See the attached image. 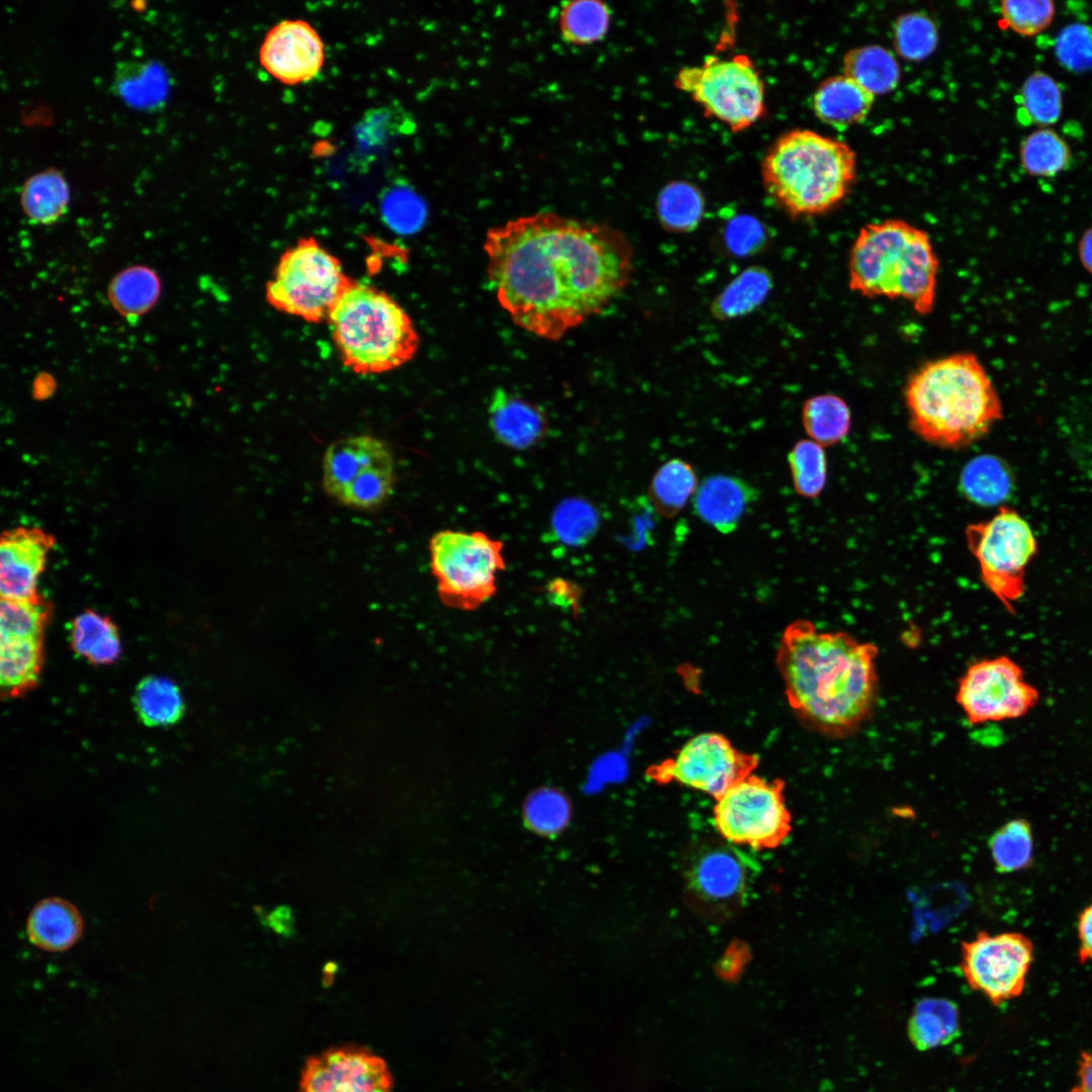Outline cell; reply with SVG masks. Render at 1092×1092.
Returning a JSON list of instances; mask_svg holds the SVG:
<instances>
[{"instance_id":"7402d4cb","label":"cell","mask_w":1092,"mask_h":1092,"mask_svg":"<svg viewBox=\"0 0 1092 1092\" xmlns=\"http://www.w3.org/2000/svg\"><path fill=\"white\" fill-rule=\"evenodd\" d=\"M170 78L156 60H124L116 64L111 89L128 106L155 111L166 102Z\"/></svg>"},{"instance_id":"7bdbcfd3","label":"cell","mask_w":1092,"mask_h":1092,"mask_svg":"<svg viewBox=\"0 0 1092 1092\" xmlns=\"http://www.w3.org/2000/svg\"><path fill=\"white\" fill-rule=\"evenodd\" d=\"M49 607L39 598L31 601L1 599V640L40 639Z\"/></svg>"},{"instance_id":"4dcf8cb0","label":"cell","mask_w":1092,"mask_h":1092,"mask_svg":"<svg viewBox=\"0 0 1092 1092\" xmlns=\"http://www.w3.org/2000/svg\"><path fill=\"white\" fill-rule=\"evenodd\" d=\"M68 199L67 183L55 169L29 177L20 193L23 212L31 222L39 224L56 222L65 213Z\"/></svg>"},{"instance_id":"6da1fadb","label":"cell","mask_w":1092,"mask_h":1092,"mask_svg":"<svg viewBox=\"0 0 1092 1092\" xmlns=\"http://www.w3.org/2000/svg\"><path fill=\"white\" fill-rule=\"evenodd\" d=\"M487 280L521 329L548 341L601 313L630 283L634 250L620 230L552 211L485 235Z\"/></svg>"},{"instance_id":"5bb4252c","label":"cell","mask_w":1092,"mask_h":1092,"mask_svg":"<svg viewBox=\"0 0 1092 1092\" xmlns=\"http://www.w3.org/2000/svg\"><path fill=\"white\" fill-rule=\"evenodd\" d=\"M1039 693L1022 667L1007 656L970 665L959 681L956 701L970 724L1017 719L1037 704Z\"/></svg>"},{"instance_id":"83f0119b","label":"cell","mask_w":1092,"mask_h":1092,"mask_svg":"<svg viewBox=\"0 0 1092 1092\" xmlns=\"http://www.w3.org/2000/svg\"><path fill=\"white\" fill-rule=\"evenodd\" d=\"M843 72L874 96L895 89L901 76L895 56L880 46H866L848 51L843 58Z\"/></svg>"},{"instance_id":"ab89813d","label":"cell","mask_w":1092,"mask_h":1092,"mask_svg":"<svg viewBox=\"0 0 1092 1092\" xmlns=\"http://www.w3.org/2000/svg\"><path fill=\"white\" fill-rule=\"evenodd\" d=\"M40 662V639L1 640L2 688L10 693L29 688L37 678Z\"/></svg>"},{"instance_id":"7c38bea8","label":"cell","mask_w":1092,"mask_h":1092,"mask_svg":"<svg viewBox=\"0 0 1092 1092\" xmlns=\"http://www.w3.org/2000/svg\"><path fill=\"white\" fill-rule=\"evenodd\" d=\"M785 783L753 774L738 781L716 799L714 821L719 833L733 844L774 847L791 830V815L784 797Z\"/></svg>"},{"instance_id":"277c9868","label":"cell","mask_w":1092,"mask_h":1092,"mask_svg":"<svg viewBox=\"0 0 1092 1092\" xmlns=\"http://www.w3.org/2000/svg\"><path fill=\"white\" fill-rule=\"evenodd\" d=\"M848 287L868 298L907 301L920 315L936 298L939 262L929 235L898 218L863 225L848 255Z\"/></svg>"},{"instance_id":"ee69618b","label":"cell","mask_w":1092,"mask_h":1092,"mask_svg":"<svg viewBox=\"0 0 1092 1092\" xmlns=\"http://www.w3.org/2000/svg\"><path fill=\"white\" fill-rule=\"evenodd\" d=\"M599 522L597 509L580 498L561 503L552 516V528L556 537L568 546L586 543L596 534Z\"/></svg>"},{"instance_id":"f1b7e54d","label":"cell","mask_w":1092,"mask_h":1092,"mask_svg":"<svg viewBox=\"0 0 1092 1092\" xmlns=\"http://www.w3.org/2000/svg\"><path fill=\"white\" fill-rule=\"evenodd\" d=\"M1017 115L1021 123L1050 127L1063 112V92L1057 80L1044 71L1036 70L1021 84L1016 96Z\"/></svg>"},{"instance_id":"7a4b0ae2","label":"cell","mask_w":1092,"mask_h":1092,"mask_svg":"<svg viewBox=\"0 0 1092 1092\" xmlns=\"http://www.w3.org/2000/svg\"><path fill=\"white\" fill-rule=\"evenodd\" d=\"M878 647L805 619L784 630L776 664L788 704L808 729L832 738L855 733L878 699Z\"/></svg>"},{"instance_id":"681fc988","label":"cell","mask_w":1092,"mask_h":1092,"mask_svg":"<svg viewBox=\"0 0 1092 1092\" xmlns=\"http://www.w3.org/2000/svg\"><path fill=\"white\" fill-rule=\"evenodd\" d=\"M422 213L420 202L404 193H391L383 204V214L387 221L401 233L414 232L422 222Z\"/></svg>"},{"instance_id":"f5cc1de1","label":"cell","mask_w":1092,"mask_h":1092,"mask_svg":"<svg viewBox=\"0 0 1092 1092\" xmlns=\"http://www.w3.org/2000/svg\"><path fill=\"white\" fill-rule=\"evenodd\" d=\"M266 919L267 926L280 935L290 936L294 931V918L288 906H278Z\"/></svg>"},{"instance_id":"74e56055","label":"cell","mask_w":1092,"mask_h":1092,"mask_svg":"<svg viewBox=\"0 0 1092 1092\" xmlns=\"http://www.w3.org/2000/svg\"><path fill=\"white\" fill-rule=\"evenodd\" d=\"M134 706L140 719L148 726H167L177 722L184 713L179 688L162 676L143 679L134 694Z\"/></svg>"},{"instance_id":"ffe728a7","label":"cell","mask_w":1092,"mask_h":1092,"mask_svg":"<svg viewBox=\"0 0 1092 1092\" xmlns=\"http://www.w3.org/2000/svg\"><path fill=\"white\" fill-rule=\"evenodd\" d=\"M487 412L488 425L494 439L512 450L530 449L547 435L549 426L544 411L504 388L493 391Z\"/></svg>"},{"instance_id":"9a60e30c","label":"cell","mask_w":1092,"mask_h":1092,"mask_svg":"<svg viewBox=\"0 0 1092 1092\" xmlns=\"http://www.w3.org/2000/svg\"><path fill=\"white\" fill-rule=\"evenodd\" d=\"M1033 961V944L1020 932L986 931L964 941L961 972L969 986L994 1004L1019 996Z\"/></svg>"},{"instance_id":"cb8c5ba5","label":"cell","mask_w":1092,"mask_h":1092,"mask_svg":"<svg viewBox=\"0 0 1092 1092\" xmlns=\"http://www.w3.org/2000/svg\"><path fill=\"white\" fill-rule=\"evenodd\" d=\"M30 941L49 951L71 947L82 932V919L77 908L61 898H49L37 903L26 924Z\"/></svg>"},{"instance_id":"5b68a950","label":"cell","mask_w":1092,"mask_h":1092,"mask_svg":"<svg viewBox=\"0 0 1092 1092\" xmlns=\"http://www.w3.org/2000/svg\"><path fill=\"white\" fill-rule=\"evenodd\" d=\"M760 172L767 194L791 217L820 215L847 195L856 156L842 141L792 129L768 148Z\"/></svg>"},{"instance_id":"e575fe53","label":"cell","mask_w":1092,"mask_h":1092,"mask_svg":"<svg viewBox=\"0 0 1092 1092\" xmlns=\"http://www.w3.org/2000/svg\"><path fill=\"white\" fill-rule=\"evenodd\" d=\"M959 1029V1013L951 1001L925 998L914 1007L909 1021L912 1041L920 1049H932L951 1040Z\"/></svg>"},{"instance_id":"f6af8a7d","label":"cell","mask_w":1092,"mask_h":1092,"mask_svg":"<svg viewBox=\"0 0 1092 1092\" xmlns=\"http://www.w3.org/2000/svg\"><path fill=\"white\" fill-rule=\"evenodd\" d=\"M938 33L935 23L919 12L900 16L894 26V46L898 55L910 61H921L936 49Z\"/></svg>"},{"instance_id":"b9f144b4","label":"cell","mask_w":1092,"mask_h":1092,"mask_svg":"<svg viewBox=\"0 0 1092 1092\" xmlns=\"http://www.w3.org/2000/svg\"><path fill=\"white\" fill-rule=\"evenodd\" d=\"M796 491L805 497H816L824 488L827 461L824 448L808 439L798 441L788 456Z\"/></svg>"},{"instance_id":"484cf974","label":"cell","mask_w":1092,"mask_h":1092,"mask_svg":"<svg viewBox=\"0 0 1092 1092\" xmlns=\"http://www.w3.org/2000/svg\"><path fill=\"white\" fill-rule=\"evenodd\" d=\"M161 292L158 274L151 267L138 265L117 273L108 286V298L118 313L136 321L157 302Z\"/></svg>"},{"instance_id":"44dd1931","label":"cell","mask_w":1092,"mask_h":1092,"mask_svg":"<svg viewBox=\"0 0 1092 1092\" xmlns=\"http://www.w3.org/2000/svg\"><path fill=\"white\" fill-rule=\"evenodd\" d=\"M759 494L755 486L737 476L715 474L699 484L693 507L706 524L722 534H730Z\"/></svg>"},{"instance_id":"ac0fdd59","label":"cell","mask_w":1092,"mask_h":1092,"mask_svg":"<svg viewBox=\"0 0 1092 1092\" xmlns=\"http://www.w3.org/2000/svg\"><path fill=\"white\" fill-rule=\"evenodd\" d=\"M755 867L750 856L734 845L709 844L690 862L688 888L706 905H735L744 898Z\"/></svg>"},{"instance_id":"d590c367","label":"cell","mask_w":1092,"mask_h":1092,"mask_svg":"<svg viewBox=\"0 0 1092 1092\" xmlns=\"http://www.w3.org/2000/svg\"><path fill=\"white\" fill-rule=\"evenodd\" d=\"M1071 158L1068 143L1051 127L1032 130L1019 146L1020 166L1032 177H1054L1069 167Z\"/></svg>"},{"instance_id":"3957f363","label":"cell","mask_w":1092,"mask_h":1092,"mask_svg":"<svg viewBox=\"0 0 1092 1092\" xmlns=\"http://www.w3.org/2000/svg\"><path fill=\"white\" fill-rule=\"evenodd\" d=\"M913 432L927 443L964 448L984 437L1002 418L995 385L980 359L953 353L920 365L904 388Z\"/></svg>"},{"instance_id":"9c48e42d","label":"cell","mask_w":1092,"mask_h":1092,"mask_svg":"<svg viewBox=\"0 0 1092 1092\" xmlns=\"http://www.w3.org/2000/svg\"><path fill=\"white\" fill-rule=\"evenodd\" d=\"M674 86L689 94L706 116L722 121L733 132L750 127L765 113L764 83L744 54L709 56L698 66L684 67Z\"/></svg>"},{"instance_id":"52a82bcc","label":"cell","mask_w":1092,"mask_h":1092,"mask_svg":"<svg viewBox=\"0 0 1092 1092\" xmlns=\"http://www.w3.org/2000/svg\"><path fill=\"white\" fill-rule=\"evenodd\" d=\"M354 282L336 256L304 237L281 255L266 283V300L280 312L320 324Z\"/></svg>"},{"instance_id":"9f6ffc18","label":"cell","mask_w":1092,"mask_h":1092,"mask_svg":"<svg viewBox=\"0 0 1092 1092\" xmlns=\"http://www.w3.org/2000/svg\"><path fill=\"white\" fill-rule=\"evenodd\" d=\"M56 387L54 378L48 373H39L33 381V395L40 399L51 395Z\"/></svg>"},{"instance_id":"11a10c76","label":"cell","mask_w":1092,"mask_h":1092,"mask_svg":"<svg viewBox=\"0 0 1092 1092\" xmlns=\"http://www.w3.org/2000/svg\"><path fill=\"white\" fill-rule=\"evenodd\" d=\"M1078 251L1083 267L1092 274V226L1082 235Z\"/></svg>"},{"instance_id":"8fae6325","label":"cell","mask_w":1092,"mask_h":1092,"mask_svg":"<svg viewBox=\"0 0 1092 1092\" xmlns=\"http://www.w3.org/2000/svg\"><path fill=\"white\" fill-rule=\"evenodd\" d=\"M965 536L982 581L1013 612V603L1025 592L1026 566L1037 551L1029 524L1014 510L1002 507L991 519L968 525Z\"/></svg>"},{"instance_id":"30bf717a","label":"cell","mask_w":1092,"mask_h":1092,"mask_svg":"<svg viewBox=\"0 0 1092 1092\" xmlns=\"http://www.w3.org/2000/svg\"><path fill=\"white\" fill-rule=\"evenodd\" d=\"M395 482L390 447L371 435L338 439L325 450L322 484L325 493L341 506L368 511L380 507Z\"/></svg>"},{"instance_id":"7dc6e473","label":"cell","mask_w":1092,"mask_h":1092,"mask_svg":"<svg viewBox=\"0 0 1092 1092\" xmlns=\"http://www.w3.org/2000/svg\"><path fill=\"white\" fill-rule=\"evenodd\" d=\"M1055 57L1065 70L1082 74L1092 70V25L1074 22L1063 27L1055 38Z\"/></svg>"},{"instance_id":"ba28073f","label":"cell","mask_w":1092,"mask_h":1092,"mask_svg":"<svg viewBox=\"0 0 1092 1092\" xmlns=\"http://www.w3.org/2000/svg\"><path fill=\"white\" fill-rule=\"evenodd\" d=\"M431 571L441 602L473 611L496 593L506 569L503 541L480 531L441 530L429 541Z\"/></svg>"},{"instance_id":"d6a6232c","label":"cell","mask_w":1092,"mask_h":1092,"mask_svg":"<svg viewBox=\"0 0 1092 1092\" xmlns=\"http://www.w3.org/2000/svg\"><path fill=\"white\" fill-rule=\"evenodd\" d=\"M71 642L76 653L96 664L114 662L121 651L115 625L92 610L82 612L73 620Z\"/></svg>"},{"instance_id":"bcb514c9","label":"cell","mask_w":1092,"mask_h":1092,"mask_svg":"<svg viewBox=\"0 0 1092 1092\" xmlns=\"http://www.w3.org/2000/svg\"><path fill=\"white\" fill-rule=\"evenodd\" d=\"M999 13L1005 27L1022 36H1033L1051 25L1056 5L1050 0H1004Z\"/></svg>"},{"instance_id":"836d02e7","label":"cell","mask_w":1092,"mask_h":1092,"mask_svg":"<svg viewBox=\"0 0 1092 1092\" xmlns=\"http://www.w3.org/2000/svg\"><path fill=\"white\" fill-rule=\"evenodd\" d=\"M705 212L703 193L686 181L665 185L656 199V216L667 232L684 234L694 231Z\"/></svg>"},{"instance_id":"db71d44e","label":"cell","mask_w":1092,"mask_h":1092,"mask_svg":"<svg viewBox=\"0 0 1092 1092\" xmlns=\"http://www.w3.org/2000/svg\"><path fill=\"white\" fill-rule=\"evenodd\" d=\"M1071 1092H1092V1052H1084L1078 1061L1077 1081Z\"/></svg>"},{"instance_id":"4316f807","label":"cell","mask_w":1092,"mask_h":1092,"mask_svg":"<svg viewBox=\"0 0 1092 1092\" xmlns=\"http://www.w3.org/2000/svg\"><path fill=\"white\" fill-rule=\"evenodd\" d=\"M772 286L769 271L751 266L739 273L714 298L710 310L718 321H728L746 315L765 300Z\"/></svg>"},{"instance_id":"f35d334b","label":"cell","mask_w":1092,"mask_h":1092,"mask_svg":"<svg viewBox=\"0 0 1092 1092\" xmlns=\"http://www.w3.org/2000/svg\"><path fill=\"white\" fill-rule=\"evenodd\" d=\"M992 860L998 872L1007 874L1029 867L1033 858V835L1028 821L1013 819L989 839Z\"/></svg>"},{"instance_id":"d4e9b609","label":"cell","mask_w":1092,"mask_h":1092,"mask_svg":"<svg viewBox=\"0 0 1092 1092\" xmlns=\"http://www.w3.org/2000/svg\"><path fill=\"white\" fill-rule=\"evenodd\" d=\"M960 485L964 495L971 502L992 507L1006 500L1013 488V477L1008 465L991 454L970 460L962 470Z\"/></svg>"},{"instance_id":"6f0895ef","label":"cell","mask_w":1092,"mask_h":1092,"mask_svg":"<svg viewBox=\"0 0 1092 1092\" xmlns=\"http://www.w3.org/2000/svg\"><path fill=\"white\" fill-rule=\"evenodd\" d=\"M338 969L339 966L334 961L325 964L323 969V981L325 985H330L333 982Z\"/></svg>"},{"instance_id":"e0dca14e","label":"cell","mask_w":1092,"mask_h":1092,"mask_svg":"<svg viewBox=\"0 0 1092 1092\" xmlns=\"http://www.w3.org/2000/svg\"><path fill=\"white\" fill-rule=\"evenodd\" d=\"M261 66L285 85L313 79L325 62V44L316 29L302 19L282 20L266 33L259 50Z\"/></svg>"},{"instance_id":"f546056e","label":"cell","mask_w":1092,"mask_h":1092,"mask_svg":"<svg viewBox=\"0 0 1092 1092\" xmlns=\"http://www.w3.org/2000/svg\"><path fill=\"white\" fill-rule=\"evenodd\" d=\"M698 486L693 466L680 458H673L654 473L648 487V496L660 516L671 519L684 509Z\"/></svg>"},{"instance_id":"4fadbf2b","label":"cell","mask_w":1092,"mask_h":1092,"mask_svg":"<svg viewBox=\"0 0 1092 1092\" xmlns=\"http://www.w3.org/2000/svg\"><path fill=\"white\" fill-rule=\"evenodd\" d=\"M758 763V755L739 750L722 733L709 731L693 736L670 757L648 766L646 776L657 784L675 783L716 800L753 774Z\"/></svg>"},{"instance_id":"f907efd6","label":"cell","mask_w":1092,"mask_h":1092,"mask_svg":"<svg viewBox=\"0 0 1092 1092\" xmlns=\"http://www.w3.org/2000/svg\"><path fill=\"white\" fill-rule=\"evenodd\" d=\"M549 599L561 607L572 609L574 612L579 607L581 589L572 581L555 578L547 585Z\"/></svg>"},{"instance_id":"816d5d0a","label":"cell","mask_w":1092,"mask_h":1092,"mask_svg":"<svg viewBox=\"0 0 1092 1092\" xmlns=\"http://www.w3.org/2000/svg\"><path fill=\"white\" fill-rule=\"evenodd\" d=\"M1078 957L1081 963L1092 961V902L1080 913L1077 925Z\"/></svg>"},{"instance_id":"8992f818","label":"cell","mask_w":1092,"mask_h":1092,"mask_svg":"<svg viewBox=\"0 0 1092 1092\" xmlns=\"http://www.w3.org/2000/svg\"><path fill=\"white\" fill-rule=\"evenodd\" d=\"M343 364L359 375L394 370L418 352L420 336L402 306L386 292L355 281L328 317Z\"/></svg>"},{"instance_id":"8d00e7d4","label":"cell","mask_w":1092,"mask_h":1092,"mask_svg":"<svg viewBox=\"0 0 1092 1092\" xmlns=\"http://www.w3.org/2000/svg\"><path fill=\"white\" fill-rule=\"evenodd\" d=\"M611 21L609 6L598 0L564 2L559 13V29L563 39L573 46H588L601 40Z\"/></svg>"},{"instance_id":"60d3db41","label":"cell","mask_w":1092,"mask_h":1092,"mask_svg":"<svg viewBox=\"0 0 1092 1092\" xmlns=\"http://www.w3.org/2000/svg\"><path fill=\"white\" fill-rule=\"evenodd\" d=\"M526 824L536 833L555 835L571 817V804L561 791L543 787L531 793L524 804Z\"/></svg>"},{"instance_id":"2e32d148","label":"cell","mask_w":1092,"mask_h":1092,"mask_svg":"<svg viewBox=\"0 0 1092 1092\" xmlns=\"http://www.w3.org/2000/svg\"><path fill=\"white\" fill-rule=\"evenodd\" d=\"M385 1062L354 1045L331 1049L307 1060L300 1092H391Z\"/></svg>"},{"instance_id":"1f68e13d","label":"cell","mask_w":1092,"mask_h":1092,"mask_svg":"<svg viewBox=\"0 0 1092 1092\" xmlns=\"http://www.w3.org/2000/svg\"><path fill=\"white\" fill-rule=\"evenodd\" d=\"M851 414L843 398L832 393L811 396L802 406V425L810 440L823 448L835 445L849 433Z\"/></svg>"},{"instance_id":"603a6c76","label":"cell","mask_w":1092,"mask_h":1092,"mask_svg":"<svg viewBox=\"0 0 1092 1092\" xmlns=\"http://www.w3.org/2000/svg\"><path fill=\"white\" fill-rule=\"evenodd\" d=\"M875 97L844 74L837 75L819 84L813 96V108L822 122L846 128L867 118Z\"/></svg>"},{"instance_id":"c3c4849f","label":"cell","mask_w":1092,"mask_h":1092,"mask_svg":"<svg viewBox=\"0 0 1092 1092\" xmlns=\"http://www.w3.org/2000/svg\"><path fill=\"white\" fill-rule=\"evenodd\" d=\"M724 239L729 252L742 257L760 250L764 242V232L758 220L742 215L727 224Z\"/></svg>"},{"instance_id":"d6986e66","label":"cell","mask_w":1092,"mask_h":1092,"mask_svg":"<svg viewBox=\"0 0 1092 1092\" xmlns=\"http://www.w3.org/2000/svg\"><path fill=\"white\" fill-rule=\"evenodd\" d=\"M55 538L39 528H14L0 540L1 599H38L37 581Z\"/></svg>"}]
</instances>
